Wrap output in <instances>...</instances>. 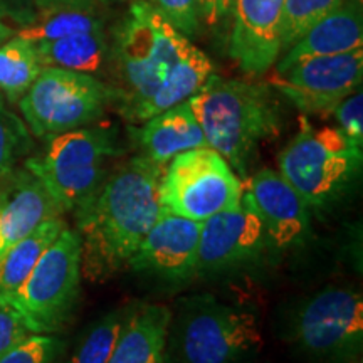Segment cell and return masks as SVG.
I'll list each match as a JSON object with an SVG mask.
<instances>
[{"mask_svg": "<svg viewBox=\"0 0 363 363\" xmlns=\"http://www.w3.org/2000/svg\"><path fill=\"white\" fill-rule=\"evenodd\" d=\"M264 225L271 249L291 251L311 235V211L278 170L261 169L244 190Z\"/></svg>", "mask_w": 363, "mask_h": 363, "instance_id": "cell-14", "label": "cell"}, {"mask_svg": "<svg viewBox=\"0 0 363 363\" xmlns=\"http://www.w3.org/2000/svg\"><path fill=\"white\" fill-rule=\"evenodd\" d=\"M294 340L320 360H353L363 343L362 294L352 288L321 289L298 311Z\"/></svg>", "mask_w": 363, "mask_h": 363, "instance_id": "cell-10", "label": "cell"}, {"mask_svg": "<svg viewBox=\"0 0 363 363\" xmlns=\"http://www.w3.org/2000/svg\"><path fill=\"white\" fill-rule=\"evenodd\" d=\"M363 51L306 57L276 71L272 86L305 115H330L362 86Z\"/></svg>", "mask_w": 363, "mask_h": 363, "instance_id": "cell-12", "label": "cell"}, {"mask_svg": "<svg viewBox=\"0 0 363 363\" xmlns=\"http://www.w3.org/2000/svg\"><path fill=\"white\" fill-rule=\"evenodd\" d=\"M65 216L61 206L24 167L0 184V256L49 219Z\"/></svg>", "mask_w": 363, "mask_h": 363, "instance_id": "cell-16", "label": "cell"}, {"mask_svg": "<svg viewBox=\"0 0 363 363\" xmlns=\"http://www.w3.org/2000/svg\"><path fill=\"white\" fill-rule=\"evenodd\" d=\"M362 150L335 126L315 128L303 118L298 133L281 150L278 172L311 212H325L360 175Z\"/></svg>", "mask_w": 363, "mask_h": 363, "instance_id": "cell-5", "label": "cell"}, {"mask_svg": "<svg viewBox=\"0 0 363 363\" xmlns=\"http://www.w3.org/2000/svg\"><path fill=\"white\" fill-rule=\"evenodd\" d=\"M125 153L116 130L88 125L49 136L45 147L27 157L30 172L62 211L74 212L111 170L110 163Z\"/></svg>", "mask_w": 363, "mask_h": 363, "instance_id": "cell-4", "label": "cell"}, {"mask_svg": "<svg viewBox=\"0 0 363 363\" xmlns=\"http://www.w3.org/2000/svg\"><path fill=\"white\" fill-rule=\"evenodd\" d=\"M62 350L65 342L57 335L30 333L0 357V363H54Z\"/></svg>", "mask_w": 363, "mask_h": 363, "instance_id": "cell-27", "label": "cell"}, {"mask_svg": "<svg viewBox=\"0 0 363 363\" xmlns=\"http://www.w3.org/2000/svg\"><path fill=\"white\" fill-rule=\"evenodd\" d=\"M286 0H234L229 54L240 71L261 76L281 56V17Z\"/></svg>", "mask_w": 363, "mask_h": 363, "instance_id": "cell-15", "label": "cell"}, {"mask_svg": "<svg viewBox=\"0 0 363 363\" xmlns=\"http://www.w3.org/2000/svg\"><path fill=\"white\" fill-rule=\"evenodd\" d=\"M363 45V22L362 4L355 0H345L337 11H333L325 19L291 45L276 66V71L286 69L294 62L306 57L335 56L347 54Z\"/></svg>", "mask_w": 363, "mask_h": 363, "instance_id": "cell-19", "label": "cell"}, {"mask_svg": "<svg viewBox=\"0 0 363 363\" xmlns=\"http://www.w3.org/2000/svg\"><path fill=\"white\" fill-rule=\"evenodd\" d=\"M167 165L158 182V202L172 214L203 222L242 201V180L211 147L179 153Z\"/></svg>", "mask_w": 363, "mask_h": 363, "instance_id": "cell-9", "label": "cell"}, {"mask_svg": "<svg viewBox=\"0 0 363 363\" xmlns=\"http://www.w3.org/2000/svg\"><path fill=\"white\" fill-rule=\"evenodd\" d=\"M66 227L67 222L62 217L45 220L0 256V299L16 291L24 283L43 252Z\"/></svg>", "mask_w": 363, "mask_h": 363, "instance_id": "cell-21", "label": "cell"}, {"mask_svg": "<svg viewBox=\"0 0 363 363\" xmlns=\"http://www.w3.org/2000/svg\"><path fill=\"white\" fill-rule=\"evenodd\" d=\"M104 22L99 11H81V9H43L33 22L21 27L16 35L30 43H45L67 38V35L103 30Z\"/></svg>", "mask_w": 363, "mask_h": 363, "instance_id": "cell-23", "label": "cell"}, {"mask_svg": "<svg viewBox=\"0 0 363 363\" xmlns=\"http://www.w3.org/2000/svg\"><path fill=\"white\" fill-rule=\"evenodd\" d=\"M207 145L233 167L240 180L262 143L279 135L283 108L269 84L211 74L189 98Z\"/></svg>", "mask_w": 363, "mask_h": 363, "instance_id": "cell-3", "label": "cell"}, {"mask_svg": "<svg viewBox=\"0 0 363 363\" xmlns=\"http://www.w3.org/2000/svg\"><path fill=\"white\" fill-rule=\"evenodd\" d=\"M261 343L256 316L214 296L189 299L177 318L174 350L179 363H242Z\"/></svg>", "mask_w": 363, "mask_h": 363, "instance_id": "cell-7", "label": "cell"}, {"mask_svg": "<svg viewBox=\"0 0 363 363\" xmlns=\"http://www.w3.org/2000/svg\"><path fill=\"white\" fill-rule=\"evenodd\" d=\"M337 128L358 148H363V94L360 89L348 94L333 110Z\"/></svg>", "mask_w": 363, "mask_h": 363, "instance_id": "cell-29", "label": "cell"}, {"mask_svg": "<svg viewBox=\"0 0 363 363\" xmlns=\"http://www.w3.org/2000/svg\"><path fill=\"white\" fill-rule=\"evenodd\" d=\"M131 142L140 155L165 167L179 153L208 147L202 126L187 101L158 113L140 125H130Z\"/></svg>", "mask_w": 363, "mask_h": 363, "instance_id": "cell-17", "label": "cell"}, {"mask_svg": "<svg viewBox=\"0 0 363 363\" xmlns=\"http://www.w3.org/2000/svg\"><path fill=\"white\" fill-rule=\"evenodd\" d=\"M34 17L21 6H16L13 0H0V44L13 38L17 30L33 22Z\"/></svg>", "mask_w": 363, "mask_h": 363, "instance_id": "cell-31", "label": "cell"}, {"mask_svg": "<svg viewBox=\"0 0 363 363\" xmlns=\"http://www.w3.org/2000/svg\"><path fill=\"white\" fill-rule=\"evenodd\" d=\"M269 249L264 225L244 194L238 206L202 222L197 276L212 278L246 269L261 261Z\"/></svg>", "mask_w": 363, "mask_h": 363, "instance_id": "cell-11", "label": "cell"}, {"mask_svg": "<svg viewBox=\"0 0 363 363\" xmlns=\"http://www.w3.org/2000/svg\"><path fill=\"white\" fill-rule=\"evenodd\" d=\"M355 2H358V4H363V0H355Z\"/></svg>", "mask_w": 363, "mask_h": 363, "instance_id": "cell-34", "label": "cell"}, {"mask_svg": "<svg viewBox=\"0 0 363 363\" xmlns=\"http://www.w3.org/2000/svg\"><path fill=\"white\" fill-rule=\"evenodd\" d=\"M165 167L135 155L108 172L72 214L81 238V269L86 279H110L130 257L162 212L158 182Z\"/></svg>", "mask_w": 363, "mask_h": 363, "instance_id": "cell-2", "label": "cell"}, {"mask_svg": "<svg viewBox=\"0 0 363 363\" xmlns=\"http://www.w3.org/2000/svg\"><path fill=\"white\" fill-rule=\"evenodd\" d=\"M113 104L111 88L93 74L43 67L19 99L30 133L38 138L96 123Z\"/></svg>", "mask_w": 363, "mask_h": 363, "instance_id": "cell-8", "label": "cell"}, {"mask_svg": "<svg viewBox=\"0 0 363 363\" xmlns=\"http://www.w3.org/2000/svg\"><path fill=\"white\" fill-rule=\"evenodd\" d=\"M30 147L29 128L0 99V184L17 169V162Z\"/></svg>", "mask_w": 363, "mask_h": 363, "instance_id": "cell-26", "label": "cell"}, {"mask_svg": "<svg viewBox=\"0 0 363 363\" xmlns=\"http://www.w3.org/2000/svg\"><path fill=\"white\" fill-rule=\"evenodd\" d=\"M35 52L43 67H61L96 76L110 65V39L104 29L74 34L38 43Z\"/></svg>", "mask_w": 363, "mask_h": 363, "instance_id": "cell-20", "label": "cell"}, {"mask_svg": "<svg viewBox=\"0 0 363 363\" xmlns=\"http://www.w3.org/2000/svg\"><path fill=\"white\" fill-rule=\"evenodd\" d=\"M234 0H199L202 22L208 27H224L230 19Z\"/></svg>", "mask_w": 363, "mask_h": 363, "instance_id": "cell-32", "label": "cell"}, {"mask_svg": "<svg viewBox=\"0 0 363 363\" xmlns=\"http://www.w3.org/2000/svg\"><path fill=\"white\" fill-rule=\"evenodd\" d=\"M172 313L165 305L130 308L108 363H167Z\"/></svg>", "mask_w": 363, "mask_h": 363, "instance_id": "cell-18", "label": "cell"}, {"mask_svg": "<svg viewBox=\"0 0 363 363\" xmlns=\"http://www.w3.org/2000/svg\"><path fill=\"white\" fill-rule=\"evenodd\" d=\"M201 227L202 222L185 219L162 208L157 222L136 247L126 267L165 283H187L197 276Z\"/></svg>", "mask_w": 363, "mask_h": 363, "instance_id": "cell-13", "label": "cell"}, {"mask_svg": "<svg viewBox=\"0 0 363 363\" xmlns=\"http://www.w3.org/2000/svg\"><path fill=\"white\" fill-rule=\"evenodd\" d=\"M130 308H118L104 315L86 331L69 363H108Z\"/></svg>", "mask_w": 363, "mask_h": 363, "instance_id": "cell-24", "label": "cell"}, {"mask_svg": "<svg viewBox=\"0 0 363 363\" xmlns=\"http://www.w3.org/2000/svg\"><path fill=\"white\" fill-rule=\"evenodd\" d=\"M113 104L130 125L194 96L214 65L147 0H135L110 43Z\"/></svg>", "mask_w": 363, "mask_h": 363, "instance_id": "cell-1", "label": "cell"}, {"mask_svg": "<svg viewBox=\"0 0 363 363\" xmlns=\"http://www.w3.org/2000/svg\"><path fill=\"white\" fill-rule=\"evenodd\" d=\"M125 0H35L43 9H81V11H101L103 7L115 6Z\"/></svg>", "mask_w": 363, "mask_h": 363, "instance_id": "cell-33", "label": "cell"}, {"mask_svg": "<svg viewBox=\"0 0 363 363\" xmlns=\"http://www.w3.org/2000/svg\"><path fill=\"white\" fill-rule=\"evenodd\" d=\"M30 331L11 306L0 303V357L29 337Z\"/></svg>", "mask_w": 363, "mask_h": 363, "instance_id": "cell-30", "label": "cell"}, {"mask_svg": "<svg viewBox=\"0 0 363 363\" xmlns=\"http://www.w3.org/2000/svg\"><path fill=\"white\" fill-rule=\"evenodd\" d=\"M43 71L35 44L13 35L0 44V93L17 103Z\"/></svg>", "mask_w": 363, "mask_h": 363, "instance_id": "cell-22", "label": "cell"}, {"mask_svg": "<svg viewBox=\"0 0 363 363\" xmlns=\"http://www.w3.org/2000/svg\"><path fill=\"white\" fill-rule=\"evenodd\" d=\"M345 0H286L281 17V54L298 43L311 27L342 6Z\"/></svg>", "mask_w": 363, "mask_h": 363, "instance_id": "cell-25", "label": "cell"}, {"mask_svg": "<svg viewBox=\"0 0 363 363\" xmlns=\"http://www.w3.org/2000/svg\"><path fill=\"white\" fill-rule=\"evenodd\" d=\"M81 238L69 225L43 252L16 291L0 299L30 333L57 335L69 323L81 293Z\"/></svg>", "mask_w": 363, "mask_h": 363, "instance_id": "cell-6", "label": "cell"}, {"mask_svg": "<svg viewBox=\"0 0 363 363\" xmlns=\"http://www.w3.org/2000/svg\"><path fill=\"white\" fill-rule=\"evenodd\" d=\"M160 16L187 38L201 34L202 16L199 0H147Z\"/></svg>", "mask_w": 363, "mask_h": 363, "instance_id": "cell-28", "label": "cell"}]
</instances>
